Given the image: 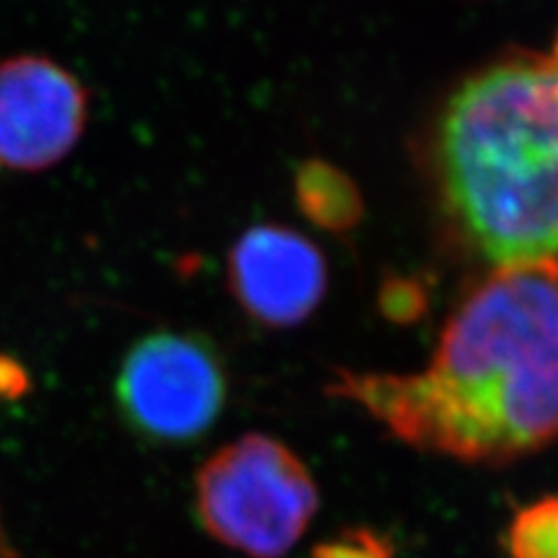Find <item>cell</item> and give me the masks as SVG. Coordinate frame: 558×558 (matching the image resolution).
Wrapping results in <instances>:
<instances>
[{
    "label": "cell",
    "mask_w": 558,
    "mask_h": 558,
    "mask_svg": "<svg viewBox=\"0 0 558 558\" xmlns=\"http://www.w3.org/2000/svg\"><path fill=\"white\" fill-rule=\"evenodd\" d=\"M328 391L461 463L508 465L558 442V260L494 268L453 307L424 371H342Z\"/></svg>",
    "instance_id": "obj_1"
},
{
    "label": "cell",
    "mask_w": 558,
    "mask_h": 558,
    "mask_svg": "<svg viewBox=\"0 0 558 558\" xmlns=\"http://www.w3.org/2000/svg\"><path fill=\"white\" fill-rule=\"evenodd\" d=\"M435 159L465 242L496 268L558 260V43L461 84Z\"/></svg>",
    "instance_id": "obj_2"
},
{
    "label": "cell",
    "mask_w": 558,
    "mask_h": 558,
    "mask_svg": "<svg viewBox=\"0 0 558 558\" xmlns=\"http://www.w3.org/2000/svg\"><path fill=\"white\" fill-rule=\"evenodd\" d=\"M317 508V484L305 463L268 435H244L198 470L196 510L205 531L250 558L284 556Z\"/></svg>",
    "instance_id": "obj_3"
},
{
    "label": "cell",
    "mask_w": 558,
    "mask_h": 558,
    "mask_svg": "<svg viewBox=\"0 0 558 558\" xmlns=\"http://www.w3.org/2000/svg\"><path fill=\"white\" fill-rule=\"evenodd\" d=\"M114 396L135 433L159 445H182L217 422L226 400V373L205 338L166 330L131 347Z\"/></svg>",
    "instance_id": "obj_4"
},
{
    "label": "cell",
    "mask_w": 558,
    "mask_h": 558,
    "mask_svg": "<svg viewBox=\"0 0 558 558\" xmlns=\"http://www.w3.org/2000/svg\"><path fill=\"white\" fill-rule=\"evenodd\" d=\"M89 94L61 63L38 54L0 61V168L40 172L75 149Z\"/></svg>",
    "instance_id": "obj_5"
},
{
    "label": "cell",
    "mask_w": 558,
    "mask_h": 558,
    "mask_svg": "<svg viewBox=\"0 0 558 558\" xmlns=\"http://www.w3.org/2000/svg\"><path fill=\"white\" fill-rule=\"evenodd\" d=\"M229 289L258 324L289 328L305 322L326 293V260L287 226L260 223L244 231L229 254Z\"/></svg>",
    "instance_id": "obj_6"
},
{
    "label": "cell",
    "mask_w": 558,
    "mask_h": 558,
    "mask_svg": "<svg viewBox=\"0 0 558 558\" xmlns=\"http://www.w3.org/2000/svg\"><path fill=\"white\" fill-rule=\"evenodd\" d=\"M299 201L305 215L328 229H344L354 221V189L336 170L307 166L299 174Z\"/></svg>",
    "instance_id": "obj_7"
},
{
    "label": "cell",
    "mask_w": 558,
    "mask_h": 558,
    "mask_svg": "<svg viewBox=\"0 0 558 558\" xmlns=\"http://www.w3.org/2000/svg\"><path fill=\"white\" fill-rule=\"evenodd\" d=\"M510 558H558V496L521 508L505 533Z\"/></svg>",
    "instance_id": "obj_8"
},
{
    "label": "cell",
    "mask_w": 558,
    "mask_h": 558,
    "mask_svg": "<svg viewBox=\"0 0 558 558\" xmlns=\"http://www.w3.org/2000/svg\"><path fill=\"white\" fill-rule=\"evenodd\" d=\"M314 558H393V547L371 529H349L314 547Z\"/></svg>",
    "instance_id": "obj_9"
},
{
    "label": "cell",
    "mask_w": 558,
    "mask_h": 558,
    "mask_svg": "<svg viewBox=\"0 0 558 558\" xmlns=\"http://www.w3.org/2000/svg\"><path fill=\"white\" fill-rule=\"evenodd\" d=\"M381 307L393 322H414L424 312V293L412 284H389L381 293Z\"/></svg>",
    "instance_id": "obj_10"
},
{
    "label": "cell",
    "mask_w": 558,
    "mask_h": 558,
    "mask_svg": "<svg viewBox=\"0 0 558 558\" xmlns=\"http://www.w3.org/2000/svg\"><path fill=\"white\" fill-rule=\"evenodd\" d=\"M0 558H12L10 549H8V543H5V537H3V529H0Z\"/></svg>",
    "instance_id": "obj_11"
}]
</instances>
